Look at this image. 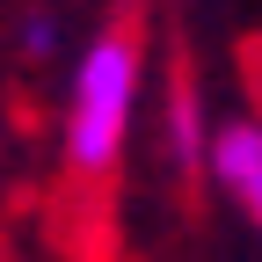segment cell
Here are the masks:
<instances>
[{"label":"cell","mask_w":262,"mask_h":262,"mask_svg":"<svg viewBox=\"0 0 262 262\" xmlns=\"http://www.w3.org/2000/svg\"><path fill=\"white\" fill-rule=\"evenodd\" d=\"M211 131L219 124H204V102H189V88H175L168 95V160L175 168H204L211 160Z\"/></svg>","instance_id":"cell-3"},{"label":"cell","mask_w":262,"mask_h":262,"mask_svg":"<svg viewBox=\"0 0 262 262\" xmlns=\"http://www.w3.org/2000/svg\"><path fill=\"white\" fill-rule=\"evenodd\" d=\"M146 102V44L131 29H95V37L66 58L58 88V168L73 182L117 175V160L139 131Z\"/></svg>","instance_id":"cell-1"},{"label":"cell","mask_w":262,"mask_h":262,"mask_svg":"<svg viewBox=\"0 0 262 262\" xmlns=\"http://www.w3.org/2000/svg\"><path fill=\"white\" fill-rule=\"evenodd\" d=\"M15 51H22L29 66H51V58H66V29H58V15H51V8H29V15L15 22Z\"/></svg>","instance_id":"cell-4"},{"label":"cell","mask_w":262,"mask_h":262,"mask_svg":"<svg viewBox=\"0 0 262 262\" xmlns=\"http://www.w3.org/2000/svg\"><path fill=\"white\" fill-rule=\"evenodd\" d=\"M204 175L219 182V196L233 204L255 233H262V117H226L211 131V160Z\"/></svg>","instance_id":"cell-2"}]
</instances>
